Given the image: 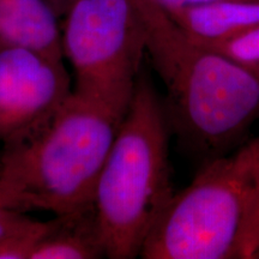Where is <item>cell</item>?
Masks as SVG:
<instances>
[{
	"instance_id": "obj_1",
	"label": "cell",
	"mask_w": 259,
	"mask_h": 259,
	"mask_svg": "<svg viewBox=\"0 0 259 259\" xmlns=\"http://www.w3.org/2000/svg\"><path fill=\"white\" fill-rule=\"evenodd\" d=\"M136 4L170 135L202 164L238 149L259 120V79L192 40L153 0Z\"/></svg>"
},
{
	"instance_id": "obj_2",
	"label": "cell",
	"mask_w": 259,
	"mask_h": 259,
	"mask_svg": "<svg viewBox=\"0 0 259 259\" xmlns=\"http://www.w3.org/2000/svg\"><path fill=\"white\" fill-rule=\"evenodd\" d=\"M124 116L72 90L46 116L2 143L0 180L56 215L93 205Z\"/></svg>"
},
{
	"instance_id": "obj_3",
	"label": "cell",
	"mask_w": 259,
	"mask_h": 259,
	"mask_svg": "<svg viewBox=\"0 0 259 259\" xmlns=\"http://www.w3.org/2000/svg\"><path fill=\"white\" fill-rule=\"evenodd\" d=\"M162 97L141 71L94 193L106 258L134 259L173 197Z\"/></svg>"
},
{
	"instance_id": "obj_4",
	"label": "cell",
	"mask_w": 259,
	"mask_h": 259,
	"mask_svg": "<svg viewBox=\"0 0 259 259\" xmlns=\"http://www.w3.org/2000/svg\"><path fill=\"white\" fill-rule=\"evenodd\" d=\"M259 198V136L202 164L151 226L144 259H235Z\"/></svg>"
},
{
	"instance_id": "obj_5",
	"label": "cell",
	"mask_w": 259,
	"mask_h": 259,
	"mask_svg": "<svg viewBox=\"0 0 259 259\" xmlns=\"http://www.w3.org/2000/svg\"><path fill=\"white\" fill-rule=\"evenodd\" d=\"M61 32L77 95L126 113L147 54L136 0H73Z\"/></svg>"
},
{
	"instance_id": "obj_6",
	"label": "cell",
	"mask_w": 259,
	"mask_h": 259,
	"mask_svg": "<svg viewBox=\"0 0 259 259\" xmlns=\"http://www.w3.org/2000/svg\"><path fill=\"white\" fill-rule=\"evenodd\" d=\"M72 93L64 60L0 46V143L30 127Z\"/></svg>"
},
{
	"instance_id": "obj_7",
	"label": "cell",
	"mask_w": 259,
	"mask_h": 259,
	"mask_svg": "<svg viewBox=\"0 0 259 259\" xmlns=\"http://www.w3.org/2000/svg\"><path fill=\"white\" fill-rule=\"evenodd\" d=\"M0 46H19L64 60L58 15L46 0H0Z\"/></svg>"
},
{
	"instance_id": "obj_8",
	"label": "cell",
	"mask_w": 259,
	"mask_h": 259,
	"mask_svg": "<svg viewBox=\"0 0 259 259\" xmlns=\"http://www.w3.org/2000/svg\"><path fill=\"white\" fill-rule=\"evenodd\" d=\"M106 258L95 205L59 213L46 221V229L31 259Z\"/></svg>"
},
{
	"instance_id": "obj_9",
	"label": "cell",
	"mask_w": 259,
	"mask_h": 259,
	"mask_svg": "<svg viewBox=\"0 0 259 259\" xmlns=\"http://www.w3.org/2000/svg\"><path fill=\"white\" fill-rule=\"evenodd\" d=\"M200 44L227 40L259 27V0H238L166 11Z\"/></svg>"
},
{
	"instance_id": "obj_10",
	"label": "cell",
	"mask_w": 259,
	"mask_h": 259,
	"mask_svg": "<svg viewBox=\"0 0 259 259\" xmlns=\"http://www.w3.org/2000/svg\"><path fill=\"white\" fill-rule=\"evenodd\" d=\"M198 44L229 58L259 79V27L227 40Z\"/></svg>"
},
{
	"instance_id": "obj_11",
	"label": "cell",
	"mask_w": 259,
	"mask_h": 259,
	"mask_svg": "<svg viewBox=\"0 0 259 259\" xmlns=\"http://www.w3.org/2000/svg\"><path fill=\"white\" fill-rule=\"evenodd\" d=\"M45 229L46 222L35 221L28 228L0 238V259H31Z\"/></svg>"
},
{
	"instance_id": "obj_12",
	"label": "cell",
	"mask_w": 259,
	"mask_h": 259,
	"mask_svg": "<svg viewBox=\"0 0 259 259\" xmlns=\"http://www.w3.org/2000/svg\"><path fill=\"white\" fill-rule=\"evenodd\" d=\"M238 259H259V198L242 233Z\"/></svg>"
},
{
	"instance_id": "obj_13",
	"label": "cell",
	"mask_w": 259,
	"mask_h": 259,
	"mask_svg": "<svg viewBox=\"0 0 259 259\" xmlns=\"http://www.w3.org/2000/svg\"><path fill=\"white\" fill-rule=\"evenodd\" d=\"M0 205L15 208L25 212L31 211V210H41L38 204L31 197L27 196L3 180H0Z\"/></svg>"
},
{
	"instance_id": "obj_14",
	"label": "cell",
	"mask_w": 259,
	"mask_h": 259,
	"mask_svg": "<svg viewBox=\"0 0 259 259\" xmlns=\"http://www.w3.org/2000/svg\"><path fill=\"white\" fill-rule=\"evenodd\" d=\"M34 222L25 211L0 205V238L28 228Z\"/></svg>"
},
{
	"instance_id": "obj_15",
	"label": "cell",
	"mask_w": 259,
	"mask_h": 259,
	"mask_svg": "<svg viewBox=\"0 0 259 259\" xmlns=\"http://www.w3.org/2000/svg\"><path fill=\"white\" fill-rule=\"evenodd\" d=\"M164 11H173V10L184 8H196V6H204L218 4L225 2H238V0H153Z\"/></svg>"
},
{
	"instance_id": "obj_16",
	"label": "cell",
	"mask_w": 259,
	"mask_h": 259,
	"mask_svg": "<svg viewBox=\"0 0 259 259\" xmlns=\"http://www.w3.org/2000/svg\"><path fill=\"white\" fill-rule=\"evenodd\" d=\"M46 2L56 11L58 17H61V16H65V14H66L73 0H46Z\"/></svg>"
}]
</instances>
